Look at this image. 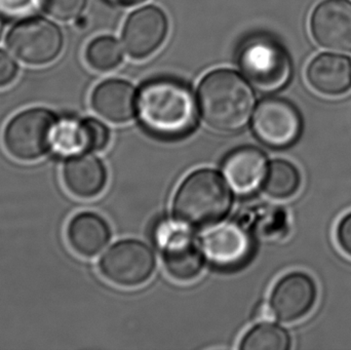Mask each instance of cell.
<instances>
[{
    "instance_id": "obj_1",
    "label": "cell",
    "mask_w": 351,
    "mask_h": 350,
    "mask_svg": "<svg viewBox=\"0 0 351 350\" xmlns=\"http://www.w3.org/2000/svg\"><path fill=\"white\" fill-rule=\"evenodd\" d=\"M137 113L146 131L162 139L185 137L197 121L191 90L172 78L146 82L137 96Z\"/></svg>"
},
{
    "instance_id": "obj_28",
    "label": "cell",
    "mask_w": 351,
    "mask_h": 350,
    "mask_svg": "<svg viewBox=\"0 0 351 350\" xmlns=\"http://www.w3.org/2000/svg\"><path fill=\"white\" fill-rule=\"evenodd\" d=\"M2 32V16H0V35H1Z\"/></svg>"
},
{
    "instance_id": "obj_7",
    "label": "cell",
    "mask_w": 351,
    "mask_h": 350,
    "mask_svg": "<svg viewBox=\"0 0 351 350\" xmlns=\"http://www.w3.org/2000/svg\"><path fill=\"white\" fill-rule=\"evenodd\" d=\"M152 249L136 240L117 242L103 255L100 271L105 279L123 287H136L147 282L156 269Z\"/></svg>"
},
{
    "instance_id": "obj_6",
    "label": "cell",
    "mask_w": 351,
    "mask_h": 350,
    "mask_svg": "<svg viewBox=\"0 0 351 350\" xmlns=\"http://www.w3.org/2000/svg\"><path fill=\"white\" fill-rule=\"evenodd\" d=\"M239 62L245 75L264 92L284 88L292 72L284 47L265 35L247 38L239 49Z\"/></svg>"
},
{
    "instance_id": "obj_21",
    "label": "cell",
    "mask_w": 351,
    "mask_h": 350,
    "mask_svg": "<svg viewBox=\"0 0 351 350\" xmlns=\"http://www.w3.org/2000/svg\"><path fill=\"white\" fill-rule=\"evenodd\" d=\"M291 347L289 333L274 323H259L241 339V350H288Z\"/></svg>"
},
{
    "instance_id": "obj_11",
    "label": "cell",
    "mask_w": 351,
    "mask_h": 350,
    "mask_svg": "<svg viewBox=\"0 0 351 350\" xmlns=\"http://www.w3.org/2000/svg\"><path fill=\"white\" fill-rule=\"evenodd\" d=\"M317 296V286L306 273L287 275L278 282L270 296L272 316L280 322H296L311 312Z\"/></svg>"
},
{
    "instance_id": "obj_19",
    "label": "cell",
    "mask_w": 351,
    "mask_h": 350,
    "mask_svg": "<svg viewBox=\"0 0 351 350\" xmlns=\"http://www.w3.org/2000/svg\"><path fill=\"white\" fill-rule=\"evenodd\" d=\"M110 236L107 222L92 212L76 214L66 230L70 248L82 257L98 255L108 244Z\"/></svg>"
},
{
    "instance_id": "obj_18",
    "label": "cell",
    "mask_w": 351,
    "mask_h": 350,
    "mask_svg": "<svg viewBox=\"0 0 351 350\" xmlns=\"http://www.w3.org/2000/svg\"><path fill=\"white\" fill-rule=\"evenodd\" d=\"M92 104L103 118L111 123H127L137 110V95L133 86L123 80H107L93 92Z\"/></svg>"
},
{
    "instance_id": "obj_15",
    "label": "cell",
    "mask_w": 351,
    "mask_h": 350,
    "mask_svg": "<svg viewBox=\"0 0 351 350\" xmlns=\"http://www.w3.org/2000/svg\"><path fill=\"white\" fill-rule=\"evenodd\" d=\"M109 138L108 129L97 119H64L58 125L53 150L67 156L101 151Z\"/></svg>"
},
{
    "instance_id": "obj_4",
    "label": "cell",
    "mask_w": 351,
    "mask_h": 350,
    "mask_svg": "<svg viewBox=\"0 0 351 350\" xmlns=\"http://www.w3.org/2000/svg\"><path fill=\"white\" fill-rule=\"evenodd\" d=\"M58 125L57 117L47 109L22 111L12 117L4 127V149L18 162H36L53 149Z\"/></svg>"
},
{
    "instance_id": "obj_3",
    "label": "cell",
    "mask_w": 351,
    "mask_h": 350,
    "mask_svg": "<svg viewBox=\"0 0 351 350\" xmlns=\"http://www.w3.org/2000/svg\"><path fill=\"white\" fill-rule=\"evenodd\" d=\"M232 195L224 177L210 168H200L186 177L174 197L175 217L190 227L212 225L226 217Z\"/></svg>"
},
{
    "instance_id": "obj_16",
    "label": "cell",
    "mask_w": 351,
    "mask_h": 350,
    "mask_svg": "<svg viewBox=\"0 0 351 350\" xmlns=\"http://www.w3.org/2000/svg\"><path fill=\"white\" fill-rule=\"evenodd\" d=\"M62 179L74 197L92 199L104 189L107 172L101 160L88 152L68 156L62 168Z\"/></svg>"
},
{
    "instance_id": "obj_23",
    "label": "cell",
    "mask_w": 351,
    "mask_h": 350,
    "mask_svg": "<svg viewBox=\"0 0 351 350\" xmlns=\"http://www.w3.org/2000/svg\"><path fill=\"white\" fill-rule=\"evenodd\" d=\"M43 10L58 20L76 18L84 10L86 0H38Z\"/></svg>"
},
{
    "instance_id": "obj_9",
    "label": "cell",
    "mask_w": 351,
    "mask_h": 350,
    "mask_svg": "<svg viewBox=\"0 0 351 350\" xmlns=\"http://www.w3.org/2000/svg\"><path fill=\"white\" fill-rule=\"evenodd\" d=\"M253 132L268 147L282 149L296 143L302 132V118L294 105L280 98L261 101L254 114Z\"/></svg>"
},
{
    "instance_id": "obj_26",
    "label": "cell",
    "mask_w": 351,
    "mask_h": 350,
    "mask_svg": "<svg viewBox=\"0 0 351 350\" xmlns=\"http://www.w3.org/2000/svg\"><path fill=\"white\" fill-rule=\"evenodd\" d=\"M336 234L342 250L351 256V213L346 215L338 224Z\"/></svg>"
},
{
    "instance_id": "obj_10",
    "label": "cell",
    "mask_w": 351,
    "mask_h": 350,
    "mask_svg": "<svg viewBox=\"0 0 351 350\" xmlns=\"http://www.w3.org/2000/svg\"><path fill=\"white\" fill-rule=\"evenodd\" d=\"M204 258L222 271L245 266L253 256V236L247 228L235 222H226L206 232L202 238Z\"/></svg>"
},
{
    "instance_id": "obj_27",
    "label": "cell",
    "mask_w": 351,
    "mask_h": 350,
    "mask_svg": "<svg viewBox=\"0 0 351 350\" xmlns=\"http://www.w3.org/2000/svg\"><path fill=\"white\" fill-rule=\"evenodd\" d=\"M111 1L121 5H135V4L141 3L144 0H111Z\"/></svg>"
},
{
    "instance_id": "obj_13",
    "label": "cell",
    "mask_w": 351,
    "mask_h": 350,
    "mask_svg": "<svg viewBox=\"0 0 351 350\" xmlns=\"http://www.w3.org/2000/svg\"><path fill=\"white\" fill-rule=\"evenodd\" d=\"M168 32V21L160 8L147 6L134 12L123 29V45L134 58H145L154 53L164 42Z\"/></svg>"
},
{
    "instance_id": "obj_25",
    "label": "cell",
    "mask_w": 351,
    "mask_h": 350,
    "mask_svg": "<svg viewBox=\"0 0 351 350\" xmlns=\"http://www.w3.org/2000/svg\"><path fill=\"white\" fill-rule=\"evenodd\" d=\"M16 71L18 69L14 60L5 51H0V88L12 84L16 77Z\"/></svg>"
},
{
    "instance_id": "obj_20",
    "label": "cell",
    "mask_w": 351,
    "mask_h": 350,
    "mask_svg": "<svg viewBox=\"0 0 351 350\" xmlns=\"http://www.w3.org/2000/svg\"><path fill=\"white\" fill-rule=\"evenodd\" d=\"M301 175L298 168L288 160H276L270 162L264 181V190L274 199L293 197L300 188Z\"/></svg>"
},
{
    "instance_id": "obj_24",
    "label": "cell",
    "mask_w": 351,
    "mask_h": 350,
    "mask_svg": "<svg viewBox=\"0 0 351 350\" xmlns=\"http://www.w3.org/2000/svg\"><path fill=\"white\" fill-rule=\"evenodd\" d=\"M38 0H0V16L5 18H19L28 16L36 8Z\"/></svg>"
},
{
    "instance_id": "obj_17",
    "label": "cell",
    "mask_w": 351,
    "mask_h": 350,
    "mask_svg": "<svg viewBox=\"0 0 351 350\" xmlns=\"http://www.w3.org/2000/svg\"><path fill=\"white\" fill-rule=\"evenodd\" d=\"M306 77L311 88L319 94H346L351 88V60L336 53H322L309 63Z\"/></svg>"
},
{
    "instance_id": "obj_5",
    "label": "cell",
    "mask_w": 351,
    "mask_h": 350,
    "mask_svg": "<svg viewBox=\"0 0 351 350\" xmlns=\"http://www.w3.org/2000/svg\"><path fill=\"white\" fill-rule=\"evenodd\" d=\"M154 240L176 279L192 281L202 273L206 258L189 225L176 217L160 220L154 226Z\"/></svg>"
},
{
    "instance_id": "obj_8",
    "label": "cell",
    "mask_w": 351,
    "mask_h": 350,
    "mask_svg": "<svg viewBox=\"0 0 351 350\" xmlns=\"http://www.w3.org/2000/svg\"><path fill=\"white\" fill-rule=\"evenodd\" d=\"M8 49L18 59L30 65H45L60 55L63 37L57 26L45 18H31L8 33Z\"/></svg>"
},
{
    "instance_id": "obj_2",
    "label": "cell",
    "mask_w": 351,
    "mask_h": 350,
    "mask_svg": "<svg viewBox=\"0 0 351 350\" xmlns=\"http://www.w3.org/2000/svg\"><path fill=\"white\" fill-rule=\"evenodd\" d=\"M198 100L206 125L223 133L243 129L255 105L249 84L237 72L225 69L204 76L198 88Z\"/></svg>"
},
{
    "instance_id": "obj_14",
    "label": "cell",
    "mask_w": 351,
    "mask_h": 350,
    "mask_svg": "<svg viewBox=\"0 0 351 350\" xmlns=\"http://www.w3.org/2000/svg\"><path fill=\"white\" fill-rule=\"evenodd\" d=\"M267 158L256 147H239L225 158L223 177L227 184L239 195H250L263 186L267 175Z\"/></svg>"
},
{
    "instance_id": "obj_22",
    "label": "cell",
    "mask_w": 351,
    "mask_h": 350,
    "mask_svg": "<svg viewBox=\"0 0 351 350\" xmlns=\"http://www.w3.org/2000/svg\"><path fill=\"white\" fill-rule=\"evenodd\" d=\"M86 60L94 69L109 71L121 63V47L112 37H99L86 49Z\"/></svg>"
},
{
    "instance_id": "obj_12",
    "label": "cell",
    "mask_w": 351,
    "mask_h": 350,
    "mask_svg": "<svg viewBox=\"0 0 351 350\" xmlns=\"http://www.w3.org/2000/svg\"><path fill=\"white\" fill-rule=\"evenodd\" d=\"M311 31L322 47L333 51H351V2H321L311 14Z\"/></svg>"
}]
</instances>
